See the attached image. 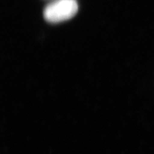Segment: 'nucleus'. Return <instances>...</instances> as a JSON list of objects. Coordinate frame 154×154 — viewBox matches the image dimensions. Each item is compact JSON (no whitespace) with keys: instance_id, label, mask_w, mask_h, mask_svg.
<instances>
[{"instance_id":"obj_1","label":"nucleus","mask_w":154,"mask_h":154,"mask_svg":"<svg viewBox=\"0 0 154 154\" xmlns=\"http://www.w3.org/2000/svg\"><path fill=\"white\" fill-rule=\"evenodd\" d=\"M76 0H54L44 10V19L51 23H59L72 18L78 11Z\"/></svg>"}]
</instances>
